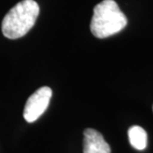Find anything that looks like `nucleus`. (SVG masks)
I'll use <instances>...</instances> for the list:
<instances>
[{"instance_id": "obj_1", "label": "nucleus", "mask_w": 153, "mask_h": 153, "mask_svg": "<svg viewBox=\"0 0 153 153\" xmlns=\"http://www.w3.org/2000/svg\"><path fill=\"white\" fill-rule=\"evenodd\" d=\"M39 13V5L34 0H22L17 3L3 18V35L12 40L25 36L34 26Z\"/></svg>"}, {"instance_id": "obj_2", "label": "nucleus", "mask_w": 153, "mask_h": 153, "mask_svg": "<svg viewBox=\"0 0 153 153\" xmlns=\"http://www.w3.org/2000/svg\"><path fill=\"white\" fill-rule=\"evenodd\" d=\"M126 25V16L114 0H102L94 6L91 21V31L94 37L108 38L117 34Z\"/></svg>"}, {"instance_id": "obj_3", "label": "nucleus", "mask_w": 153, "mask_h": 153, "mask_svg": "<svg viewBox=\"0 0 153 153\" xmlns=\"http://www.w3.org/2000/svg\"><path fill=\"white\" fill-rule=\"evenodd\" d=\"M52 97V90L49 87L38 88L29 97L23 111V116L27 122H34L47 109Z\"/></svg>"}, {"instance_id": "obj_4", "label": "nucleus", "mask_w": 153, "mask_h": 153, "mask_svg": "<svg viewBox=\"0 0 153 153\" xmlns=\"http://www.w3.org/2000/svg\"><path fill=\"white\" fill-rule=\"evenodd\" d=\"M84 136V153H111L108 143L97 130L87 128Z\"/></svg>"}, {"instance_id": "obj_5", "label": "nucleus", "mask_w": 153, "mask_h": 153, "mask_svg": "<svg viewBox=\"0 0 153 153\" xmlns=\"http://www.w3.org/2000/svg\"><path fill=\"white\" fill-rule=\"evenodd\" d=\"M128 139L130 144L137 150H144L147 145V133L138 125L131 126L128 129Z\"/></svg>"}]
</instances>
